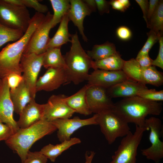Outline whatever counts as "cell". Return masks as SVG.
<instances>
[{"mask_svg": "<svg viewBox=\"0 0 163 163\" xmlns=\"http://www.w3.org/2000/svg\"><path fill=\"white\" fill-rule=\"evenodd\" d=\"M31 18L24 6L14 5L0 0V23L11 28L27 31Z\"/></svg>", "mask_w": 163, "mask_h": 163, "instance_id": "8992f818", "label": "cell"}, {"mask_svg": "<svg viewBox=\"0 0 163 163\" xmlns=\"http://www.w3.org/2000/svg\"><path fill=\"white\" fill-rule=\"evenodd\" d=\"M124 8L126 10L130 5L131 4L129 0H119Z\"/></svg>", "mask_w": 163, "mask_h": 163, "instance_id": "7dc6e473", "label": "cell"}, {"mask_svg": "<svg viewBox=\"0 0 163 163\" xmlns=\"http://www.w3.org/2000/svg\"><path fill=\"white\" fill-rule=\"evenodd\" d=\"M145 127L150 130L149 139L151 146L141 150L142 154L148 160L159 163L163 158V142L160 139L162 131L161 121L159 118L152 117L146 118Z\"/></svg>", "mask_w": 163, "mask_h": 163, "instance_id": "ba28073f", "label": "cell"}, {"mask_svg": "<svg viewBox=\"0 0 163 163\" xmlns=\"http://www.w3.org/2000/svg\"><path fill=\"white\" fill-rule=\"evenodd\" d=\"M24 34L21 30L10 28L0 23V48L7 42L17 41Z\"/></svg>", "mask_w": 163, "mask_h": 163, "instance_id": "f546056e", "label": "cell"}, {"mask_svg": "<svg viewBox=\"0 0 163 163\" xmlns=\"http://www.w3.org/2000/svg\"><path fill=\"white\" fill-rule=\"evenodd\" d=\"M48 159L40 151H29L22 163H47Z\"/></svg>", "mask_w": 163, "mask_h": 163, "instance_id": "d6a6232c", "label": "cell"}, {"mask_svg": "<svg viewBox=\"0 0 163 163\" xmlns=\"http://www.w3.org/2000/svg\"><path fill=\"white\" fill-rule=\"evenodd\" d=\"M2 79L0 78V92L2 88Z\"/></svg>", "mask_w": 163, "mask_h": 163, "instance_id": "c3c4849f", "label": "cell"}, {"mask_svg": "<svg viewBox=\"0 0 163 163\" xmlns=\"http://www.w3.org/2000/svg\"><path fill=\"white\" fill-rule=\"evenodd\" d=\"M44 54L23 53L20 61L23 79L29 89L31 97L34 99L37 93L36 85L37 77L43 66Z\"/></svg>", "mask_w": 163, "mask_h": 163, "instance_id": "9c48e42d", "label": "cell"}, {"mask_svg": "<svg viewBox=\"0 0 163 163\" xmlns=\"http://www.w3.org/2000/svg\"><path fill=\"white\" fill-rule=\"evenodd\" d=\"M114 44L107 41L101 44L94 46L91 50L87 51V54L92 60L97 61L103 59L117 53Z\"/></svg>", "mask_w": 163, "mask_h": 163, "instance_id": "4316f807", "label": "cell"}, {"mask_svg": "<svg viewBox=\"0 0 163 163\" xmlns=\"http://www.w3.org/2000/svg\"><path fill=\"white\" fill-rule=\"evenodd\" d=\"M159 1V0H150L149 2V7L147 14L148 22L155 11Z\"/></svg>", "mask_w": 163, "mask_h": 163, "instance_id": "b9f144b4", "label": "cell"}, {"mask_svg": "<svg viewBox=\"0 0 163 163\" xmlns=\"http://www.w3.org/2000/svg\"><path fill=\"white\" fill-rule=\"evenodd\" d=\"M70 21L68 13L63 17L59 28L53 37L50 38L47 46V49L54 47H61L69 42H71L69 37L71 35L69 32L68 24Z\"/></svg>", "mask_w": 163, "mask_h": 163, "instance_id": "603a6c76", "label": "cell"}, {"mask_svg": "<svg viewBox=\"0 0 163 163\" xmlns=\"http://www.w3.org/2000/svg\"><path fill=\"white\" fill-rule=\"evenodd\" d=\"M140 76V83L156 87H159L163 84V73L158 71L154 66L142 68Z\"/></svg>", "mask_w": 163, "mask_h": 163, "instance_id": "484cf974", "label": "cell"}, {"mask_svg": "<svg viewBox=\"0 0 163 163\" xmlns=\"http://www.w3.org/2000/svg\"><path fill=\"white\" fill-rule=\"evenodd\" d=\"M146 130L145 127L136 126L133 133L130 131L123 138L109 163H136L138 148Z\"/></svg>", "mask_w": 163, "mask_h": 163, "instance_id": "52a82bcc", "label": "cell"}, {"mask_svg": "<svg viewBox=\"0 0 163 163\" xmlns=\"http://www.w3.org/2000/svg\"><path fill=\"white\" fill-rule=\"evenodd\" d=\"M125 61L122 59L121 55L117 53L102 59L93 61L92 68L108 71L122 70Z\"/></svg>", "mask_w": 163, "mask_h": 163, "instance_id": "cb8c5ba5", "label": "cell"}, {"mask_svg": "<svg viewBox=\"0 0 163 163\" xmlns=\"http://www.w3.org/2000/svg\"><path fill=\"white\" fill-rule=\"evenodd\" d=\"M110 5L112 8L121 12H124L126 10L119 0H112L109 1Z\"/></svg>", "mask_w": 163, "mask_h": 163, "instance_id": "7bdbcfd3", "label": "cell"}, {"mask_svg": "<svg viewBox=\"0 0 163 163\" xmlns=\"http://www.w3.org/2000/svg\"><path fill=\"white\" fill-rule=\"evenodd\" d=\"M163 109L161 102L149 101L138 96L125 98L114 103L112 111L128 123L145 127L146 117L159 115Z\"/></svg>", "mask_w": 163, "mask_h": 163, "instance_id": "7a4b0ae2", "label": "cell"}, {"mask_svg": "<svg viewBox=\"0 0 163 163\" xmlns=\"http://www.w3.org/2000/svg\"><path fill=\"white\" fill-rule=\"evenodd\" d=\"M129 79L122 70L108 71L96 69L89 74L87 81L88 86H97L107 89Z\"/></svg>", "mask_w": 163, "mask_h": 163, "instance_id": "9a60e30c", "label": "cell"}, {"mask_svg": "<svg viewBox=\"0 0 163 163\" xmlns=\"http://www.w3.org/2000/svg\"><path fill=\"white\" fill-rule=\"evenodd\" d=\"M45 109V104H38L35 99H32L19 114V119L17 121L19 127L21 129L27 128L43 119Z\"/></svg>", "mask_w": 163, "mask_h": 163, "instance_id": "e0dca14e", "label": "cell"}, {"mask_svg": "<svg viewBox=\"0 0 163 163\" xmlns=\"http://www.w3.org/2000/svg\"><path fill=\"white\" fill-rule=\"evenodd\" d=\"M64 94L52 95L45 104V113L43 119L51 122L56 119L71 117L75 113L67 104Z\"/></svg>", "mask_w": 163, "mask_h": 163, "instance_id": "7c38bea8", "label": "cell"}, {"mask_svg": "<svg viewBox=\"0 0 163 163\" xmlns=\"http://www.w3.org/2000/svg\"><path fill=\"white\" fill-rule=\"evenodd\" d=\"M14 133L13 130L9 126L0 121V141H5Z\"/></svg>", "mask_w": 163, "mask_h": 163, "instance_id": "8d00e7d4", "label": "cell"}, {"mask_svg": "<svg viewBox=\"0 0 163 163\" xmlns=\"http://www.w3.org/2000/svg\"><path fill=\"white\" fill-rule=\"evenodd\" d=\"M10 95L14 111L19 114L33 99L29 89L24 79L15 89L10 90Z\"/></svg>", "mask_w": 163, "mask_h": 163, "instance_id": "ffe728a7", "label": "cell"}, {"mask_svg": "<svg viewBox=\"0 0 163 163\" xmlns=\"http://www.w3.org/2000/svg\"><path fill=\"white\" fill-rule=\"evenodd\" d=\"M116 33L118 38L123 41L129 40L132 36V33L130 29L128 27L123 26L118 27Z\"/></svg>", "mask_w": 163, "mask_h": 163, "instance_id": "74e56055", "label": "cell"}, {"mask_svg": "<svg viewBox=\"0 0 163 163\" xmlns=\"http://www.w3.org/2000/svg\"><path fill=\"white\" fill-rule=\"evenodd\" d=\"M60 48H50L47 49L45 53L43 61V66L44 68L66 69V65L64 56L62 55Z\"/></svg>", "mask_w": 163, "mask_h": 163, "instance_id": "d4e9b609", "label": "cell"}, {"mask_svg": "<svg viewBox=\"0 0 163 163\" xmlns=\"http://www.w3.org/2000/svg\"><path fill=\"white\" fill-rule=\"evenodd\" d=\"M146 100L152 101H163V90L156 91L155 89L147 88L140 91L137 95Z\"/></svg>", "mask_w": 163, "mask_h": 163, "instance_id": "1f68e13d", "label": "cell"}, {"mask_svg": "<svg viewBox=\"0 0 163 163\" xmlns=\"http://www.w3.org/2000/svg\"><path fill=\"white\" fill-rule=\"evenodd\" d=\"M99 13L102 15L105 13H108L110 12L109 2L105 0H95Z\"/></svg>", "mask_w": 163, "mask_h": 163, "instance_id": "f35d334b", "label": "cell"}, {"mask_svg": "<svg viewBox=\"0 0 163 163\" xmlns=\"http://www.w3.org/2000/svg\"><path fill=\"white\" fill-rule=\"evenodd\" d=\"M97 121L101 131L109 145L117 138L125 136L130 131L128 123L112 110H109L97 114Z\"/></svg>", "mask_w": 163, "mask_h": 163, "instance_id": "5b68a950", "label": "cell"}, {"mask_svg": "<svg viewBox=\"0 0 163 163\" xmlns=\"http://www.w3.org/2000/svg\"><path fill=\"white\" fill-rule=\"evenodd\" d=\"M69 83L66 68H49L37 79L36 90L51 91Z\"/></svg>", "mask_w": 163, "mask_h": 163, "instance_id": "5bb4252c", "label": "cell"}, {"mask_svg": "<svg viewBox=\"0 0 163 163\" xmlns=\"http://www.w3.org/2000/svg\"><path fill=\"white\" fill-rule=\"evenodd\" d=\"M147 27L158 34L163 36V1L159 0L157 8L148 21Z\"/></svg>", "mask_w": 163, "mask_h": 163, "instance_id": "83f0119b", "label": "cell"}, {"mask_svg": "<svg viewBox=\"0 0 163 163\" xmlns=\"http://www.w3.org/2000/svg\"><path fill=\"white\" fill-rule=\"evenodd\" d=\"M95 153L94 151H91L89 155H88L86 152L85 154V162L87 163H92L93 159Z\"/></svg>", "mask_w": 163, "mask_h": 163, "instance_id": "f6af8a7d", "label": "cell"}, {"mask_svg": "<svg viewBox=\"0 0 163 163\" xmlns=\"http://www.w3.org/2000/svg\"><path fill=\"white\" fill-rule=\"evenodd\" d=\"M81 142V141L79 138H71L70 139L64 141L59 144L54 145L49 144L44 146L40 152L51 161L54 162L64 151L72 145Z\"/></svg>", "mask_w": 163, "mask_h": 163, "instance_id": "7402d4cb", "label": "cell"}, {"mask_svg": "<svg viewBox=\"0 0 163 163\" xmlns=\"http://www.w3.org/2000/svg\"><path fill=\"white\" fill-rule=\"evenodd\" d=\"M135 1L139 5L142 9L143 13V17L147 25L148 24L147 14L149 7V1L147 0H136Z\"/></svg>", "mask_w": 163, "mask_h": 163, "instance_id": "60d3db41", "label": "cell"}, {"mask_svg": "<svg viewBox=\"0 0 163 163\" xmlns=\"http://www.w3.org/2000/svg\"><path fill=\"white\" fill-rule=\"evenodd\" d=\"M6 2L11 4L18 6H24L22 0H5Z\"/></svg>", "mask_w": 163, "mask_h": 163, "instance_id": "bcb514c9", "label": "cell"}, {"mask_svg": "<svg viewBox=\"0 0 163 163\" xmlns=\"http://www.w3.org/2000/svg\"><path fill=\"white\" fill-rule=\"evenodd\" d=\"M23 5L26 7L31 8L37 12L43 14L48 11V8L46 5L41 4L37 0H22Z\"/></svg>", "mask_w": 163, "mask_h": 163, "instance_id": "836d02e7", "label": "cell"}, {"mask_svg": "<svg viewBox=\"0 0 163 163\" xmlns=\"http://www.w3.org/2000/svg\"><path fill=\"white\" fill-rule=\"evenodd\" d=\"M71 37L70 50L64 57L69 83L72 82L78 85L87 81L93 60L82 47L77 32L71 35Z\"/></svg>", "mask_w": 163, "mask_h": 163, "instance_id": "277c9868", "label": "cell"}, {"mask_svg": "<svg viewBox=\"0 0 163 163\" xmlns=\"http://www.w3.org/2000/svg\"><path fill=\"white\" fill-rule=\"evenodd\" d=\"M85 163H87L86 162H85Z\"/></svg>", "mask_w": 163, "mask_h": 163, "instance_id": "681fc988", "label": "cell"}, {"mask_svg": "<svg viewBox=\"0 0 163 163\" xmlns=\"http://www.w3.org/2000/svg\"><path fill=\"white\" fill-rule=\"evenodd\" d=\"M159 49L156 58L153 60L152 66H157L163 69V37H160L159 39Z\"/></svg>", "mask_w": 163, "mask_h": 163, "instance_id": "d590c367", "label": "cell"}, {"mask_svg": "<svg viewBox=\"0 0 163 163\" xmlns=\"http://www.w3.org/2000/svg\"><path fill=\"white\" fill-rule=\"evenodd\" d=\"M148 38L144 45L139 51L136 57L149 54V53L154 45L158 41L160 36L150 30L147 33Z\"/></svg>", "mask_w": 163, "mask_h": 163, "instance_id": "4dcf8cb0", "label": "cell"}, {"mask_svg": "<svg viewBox=\"0 0 163 163\" xmlns=\"http://www.w3.org/2000/svg\"><path fill=\"white\" fill-rule=\"evenodd\" d=\"M86 98L92 113L98 114L105 110H112L114 106V103L108 95L107 89L101 86H88Z\"/></svg>", "mask_w": 163, "mask_h": 163, "instance_id": "4fadbf2b", "label": "cell"}, {"mask_svg": "<svg viewBox=\"0 0 163 163\" xmlns=\"http://www.w3.org/2000/svg\"><path fill=\"white\" fill-rule=\"evenodd\" d=\"M83 1L92 12L96 11L97 8L95 0H85Z\"/></svg>", "mask_w": 163, "mask_h": 163, "instance_id": "ee69618b", "label": "cell"}, {"mask_svg": "<svg viewBox=\"0 0 163 163\" xmlns=\"http://www.w3.org/2000/svg\"><path fill=\"white\" fill-rule=\"evenodd\" d=\"M135 59L142 68H146L152 66L153 59L149 54L136 57Z\"/></svg>", "mask_w": 163, "mask_h": 163, "instance_id": "ab89813d", "label": "cell"}, {"mask_svg": "<svg viewBox=\"0 0 163 163\" xmlns=\"http://www.w3.org/2000/svg\"><path fill=\"white\" fill-rule=\"evenodd\" d=\"M97 117V114H95L92 117L86 119H81L78 117L75 116L71 119H56L51 123L56 127L57 138L62 142L70 139L71 135L82 127L98 125Z\"/></svg>", "mask_w": 163, "mask_h": 163, "instance_id": "8fae6325", "label": "cell"}, {"mask_svg": "<svg viewBox=\"0 0 163 163\" xmlns=\"http://www.w3.org/2000/svg\"><path fill=\"white\" fill-rule=\"evenodd\" d=\"M147 88L146 85L129 79L107 89L111 98L129 97L137 95L142 90Z\"/></svg>", "mask_w": 163, "mask_h": 163, "instance_id": "d6986e66", "label": "cell"}, {"mask_svg": "<svg viewBox=\"0 0 163 163\" xmlns=\"http://www.w3.org/2000/svg\"><path fill=\"white\" fill-rule=\"evenodd\" d=\"M43 14L36 12L31 18L23 36L15 42L8 43L0 52V78L3 79L12 73L21 74V56L32 34L44 18Z\"/></svg>", "mask_w": 163, "mask_h": 163, "instance_id": "6da1fadb", "label": "cell"}, {"mask_svg": "<svg viewBox=\"0 0 163 163\" xmlns=\"http://www.w3.org/2000/svg\"><path fill=\"white\" fill-rule=\"evenodd\" d=\"M54 14L52 22L54 27L60 23L63 17L68 13L70 7V0H50Z\"/></svg>", "mask_w": 163, "mask_h": 163, "instance_id": "f1b7e54d", "label": "cell"}, {"mask_svg": "<svg viewBox=\"0 0 163 163\" xmlns=\"http://www.w3.org/2000/svg\"><path fill=\"white\" fill-rule=\"evenodd\" d=\"M57 130L51 122L43 119L25 128L19 129L5 141L6 145L17 153L22 163L33 144L44 136Z\"/></svg>", "mask_w": 163, "mask_h": 163, "instance_id": "3957f363", "label": "cell"}, {"mask_svg": "<svg viewBox=\"0 0 163 163\" xmlns=\"http://www.w3.org/2000/svg\"><path fill=\"white\" fill-rule=\"evenodd\" d=\"M53 14L48 11L43 20L32 34L23 53H44L50 38L49 34L54 27L52 22Z\"/></svg>", "mask_w": 163, "mask_h": 163, "instance_id": "30bf717a", "label": "cell"}, {"mask_svg": "<svg viewBox=\"0 0 163 163\" xmlns=\"http://www.w3.org/2000/svg\"><path fill=\"white\" fill-rule=\"evenodd\" d=\"M70 7L68 13L69 20L77 27L83 40L87 42L88 39L84 32L83 21L85 18L92 12L83 1L70 0Z\"/></svg>", "mask_w": 163, "mask_h": 163, "instance_id": "ac0fdd59", "label": "cell"}, {"mask_svg": "<svg viewBox=\"0 0 163 163\" xmlns=\"http://www.w3.org/2000/svg\"><path fill=\"white\" fill-rule=\"evenodd\" d=\"M88 87L87 84L85 85L75 94L67 96L65 98L67 104L75 113L85 116L92 114L86 98V91Z\"/></svg>", "mask_w": 163, "mask_h": 163, "instance_id": "44dd1931", "label": "cell"}, {"mask_svg": "<svg viewBox=\"0 0 163 163\" xmlns=\"http://www.w3.org/2000/svg\"><path fill=\"white\" fill-rule=\"evenodd\" d=\"M6 77L10 90H13L17 88L23 79L21 74L16 73L10 74Z\"/></svg>", "mask_w": 163, "mask_h": 163, "instance_id": "e575fe53", "label": "cell"}, {"mask_svg": "<svg viewBox=\"0 0 163 163\" xmlns=\"http://www.w3.org/2000/svg\"><path fill=\"white\" fill-rule=\"evenodd\" d=\"M10 89L7 77L2 79V85L0 92V121L9 126L14 133L20 129L13 117L14 111L10 98Z\"/></svg>", "mask_w": 163, "mask_h": 163, "instance_id": "2e32d148", "label": "cell"}]
</instances>
